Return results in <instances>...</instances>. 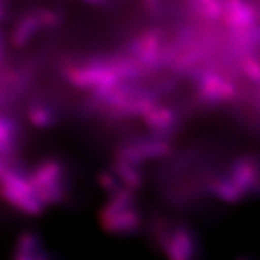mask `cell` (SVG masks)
<instances>
[{
	"mask_svg": "<svg viewBox=\"0 0 260 260\" xmlns=\"http://www.w3.org/2000/svg\"><path fill=\"white\" fill-rule=\"evenodd\" d=\"M151 237L167 260H198L200 243L190 226L167 218L151 223Z\"/></svg>",
	"mask_w": 260,
	"mask_h": 260,
	"instance_id": "cell-1",
	"label": "cell"
},
{
	"mask_svg": "<svg viewBox=\"0 0 260 260\" xmlns=\"http://www.w3.org/2000/svg\"><path fill=\"white\" fill-rule=\"evenodd\" d=\"M0 197L26 216H38L45 208L28 179L18 170L6 169L0 176Z\"/></svg>",
	"mask_w": 260,
	"mask_h": 260,
	"instance_id": "cell-2",
	"label": "cell"
},
{
	"mask_svg": "<svg viewBox=\"0 0 260 260\" xmlns=\"http://www.w3.org/2000/svg\"><path fill=\"white\" fill-rule=\"evenodd\" d=\"M101 220L105 229L120 235L135 234L142 225L139 208L128 198H118L105 206Z\"/></svg>",
	"mask_w": 260,
	"mask_h": 260,
	"instance_id": "cell-3",
	"label": "cell"
},
{
	"mask_svg": "<svg viewBox=\"0 0 260 260\" xmlns=\"http://www.w3.org/2000/svg\"><path fill=\"white\" fill-rule=\"evenodd\" d=\"M42 248L43 243L39 235L34 231H25L18 238L12 260H35Z\"/></svg>",
	"mask_w": 260,
	"mask_h": 260,
	"instance_id": "cell-4",
	"label": "cell"
},
{
	"mask_svg": "<svg viewBox=\"0 0 260 260\" xmlns=\"http://www.w3.org/2000/svg\"><path fill=\"white\" fill-rule=\"evenodd\" d=\"M15 140V127L12 121L0 115V154L11 153Z\"/></svg>",
	"mask_w": 260,
	"mask_h": 260,
	"instance_id": "cell-5",
	"label": "cell"
},
{
	"mask_svg": "<svg viewBox=\"0 0 260 260\" xmlns=\"http://www.w3.org/2000/svg\"><path fill=\"white\" fill-rule=\"evenodd\" d=\"M8 14H9V11H8V8L5 4L4 0H0V22H4L7 20Z\"/></svg>",
	"mask_w": 260,
	"mask_h": 260,
	"instance_id": "cell-6",
	"label": "cell"
},
{
	"mask_svg": "<svg viewBox=\"0 0 260 260\" xmlns=\"http://www.w3.org/2000/svg\"><path fill=\"white\" fill-rule=\"evenodd\" d=\"M3 54H4V38L0 34V61L3 59Z\"/></svg>",
	"mask_w": 260,
	"mask_h": 260,
	"instance_id": "cell-7",
	"label": "cell"
},
{
	"mask_svg": "<svg viewBox=\"0 0 260 260\" xmlns=\"http://www.w3.org/2000/svg\"><path fill=\"white\" fill-rule=\"evenodd\" d=\"M5 167L3 166V164H2V162H0V176H2L4 173H5Z\"/></svg>",
	"mask_w": 260,
	"mask_h": 260,
	"instance_id": "cell-8",
	"label": "cell"
},
{
	"mask_svg": "<svg viewBox=\"0 0 260 260\" xmlns=\"http://www.w3.org/2000/svg\"><path fill=\"white\" fill-rule=\"evenodd\" d=\"M241 260H249V259H247V258H243V259H241Z\"/></svg>",
	"mask_w": 260,
	"mask_h": 260,
	"instance_id": "cell-9",
	"label": "cell"
}]
</instances>
